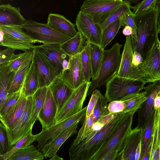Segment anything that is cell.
<instances>
[{"mask_svg": "<svg viewBox=\"0 0 160 160\" xmlns=\"http://www.w3.org/2000/svg\"><path fill=\"white\" fill-rule=\"evenodd\" d=\"M154 115L155 110L153 109L148 121L144 127L142 129L141 152L140 158L146 152L149 147L152 145Z\"/></svg>", "mask_w": 160, "mask_h": 160, "instance_id": "836d02e7", "label": "cell"}, {"mask_svg": "<svg viewBox=\"0 0 160 160\" xmlns=\"http://www.w3.org/2000/svg\"><path fill=\"white\" fill-rule=\"evenodd\" d=\"M126 112L118 114L89 140L70 147L71 160H91L110 138Z\"/></svg>", "mask_w": 160, "mask_h": 160, "instance_id": "7a4b0ae2", "label": "cell"}, {"mask_svg": "<svg viewBox=\"0 0 160 160\" xmlns=\"http://www.w3.org/2000/svg\"><path fill=\"white\" fill-rule=\"evenodd\" d=\"M48 87L56 103L58 114L74 89L63 80L60 74L54 80Z\"/></svg>", "mask_w": 160, "mask_h": 160, "instance_id": "44dd1931", "label": "cell"}, {"mask_svg": "<svg viewBox=\"0 0 160 160\" xmlns=\"http://www.w3.org/2000/svg\"><path fill=\"white\" fill-rule=\"evenodd\" d=\"M154 110L153 127L157 132L158 144L160 147V108L159 110Z\"/></svg>", "mask_w": 160, "mask_h": 160, "instance_id": "7dc6e473", "label": "cell"}, {"mask_svg": "<svg viewBox=\"0 0 160 160\" xmlns=\"http://www.w3.org/2000/svg\"><path fill=\"white\" fill-rule=\"evenodd\" d=\"M16 50L14 48H7L0 51V65H6L14 57Z\"/></svg>", "mask_w": 160, "mask_h": 160, "instance_id": "ee69618b", "label": "cell"}, {"mask_svg": "<svg viewBox=\"0 0 160 160\" xmlns=\"http://www.w3.org/2000/svg\"><path fill=\"white\" fill-rule=\"evenodd\" d=\"M131 6L129 3L124 0L121 5L113 11L103 23L99 24L102 32L110 24L121 18L126 13L130 11Z\"/></svg>", "mask_w": 160, "mask_h": 160, "instance_id": "d590c367", "label": "cell"}, {"mask_svg": "<svg viewBox=\"0 0 160 160\" xmlns=\"http://www.w3.org/2000/svg\"><path fill=\"white\" fill-rule=\"evenodd\" d=\"M25 20L20 12L19 8L9 4L0 5V25L22 26Z\"/></svg>", "mask_w": 160, "mask_h": 160, "instance_id": "603a6c76", "label": "cell"}, {"mask_svg": "<svg viewBox=\"0 0 160 160\" xmlns=\"http://www.w3.org/2000/svg\"><path fill=\"white\" fill-rule=\"evenodd\" d=\"M122 46L117 42L109 49L104 50L103 60L99 73L94 80H92L88 90L87 96L91 95L97 88L106 84L118 72L120 65Z\"/></svg>", "mask_w": 160, "mask_h": 160, "instance_id": "3957f363", "label": "cell"}, {"mask_svg": "<svg viewBox=\"0 0 160 160\" xmlns=\"http://www.w3.org/2000/svg\"><path fill=\"white\" fill-rule=\"evenodd\" d=\"M125 107L124 102L121 100L111 102L108 105L109 113L113 114H118L123 112Z\"/></svg>", "mask_w": 160, "mask_h": 160, "instance_id": "bcb514c9", "label": "cell"}, {"mask_svg": "<svg viewBox=\"0 0 160 160\" xmlns=\"http://www.w3.org/2000/svg\"><path fill=\"white\" fill-rule=\"evenodd\" d=\"M126 40L122 54L118 76L134 80L144 79V73L140 66L134 68L132 65L133 54L131 35L125 36Z\"/></svg>", "mask_w": 160, "mask_h": 160, "instance_id": "8fae6325", "label": "cell"}, {"mask_svg": "<svg viewBox=\"0 0 160 160\" xmlns=\"http://www.w3.org/2000/svg\"><path fill=\"white\" fill-rule=\"evenodd\" d=\"M82 70L86 82H90L92 77V71L90 58L89 43L81 53Z\"/></svg>", "mask_w": 160, "mask_h": 160, "instance_id": "74e56055", "label": "cell"}, {"mask_svg": "<svg viewBox=\"0 0 160 160\" xmlns=\"http://www.w3.org/2000/svg\"><path fill=\"white\" fill-rule=\"evenodd\" d=\"M134 14L130 11L125 13L121 18L122 26H128L131 27L133 31V34L131 35L132 41H137V29L135 24L134 18Z\"/></svg>", "mask_w": 160, "mask_h": 160, "instance_id": "60d3db41", "label": "cell"}, {"mask_svg": "<svg viewBox=\"0 0 160 160\" xmlns=\"http://www.w3.org/2000/svg\"><path fill=\"white\" fill-rule=\"evenodd\" d=\"M159 34H160V33H159Z\"/></svg>", "mask_w": 160, "mask_h": 160, "instance_id": "91938a15", "label": "cell"}, {"mask_svg": "<svg viewBox=\"0 0 160 160\" xmlns=\"http://www.w3.org/2000/svg\"><path fill=\"white\" fill-rule=\"evenodd\" d=\"M57 114L56 103L48 87L45 99L38 116L42 128H48L55 124Z\"/></svg>", "mask_w": 160, "mask_h": 160, "instance_id": "ffe728a7", "label": "cell"}, {"mask_svg": "<svg viewBox=\"0 0 160 160\" xmlns=\"http://www.w3.org/2000/svg\"><path fill=\"white\" fill-rule=\"evenodd\" d=\"M134 113H126L108 141L91 160H102L113 151L119 152L125 138L132 130Z\"/></svg>", "mask_w": 160, "mask_h": 160, "instance_id": "52a82bcc", "label": "cell"}, {"mask_svg": "<svg viewBox=\"0 0 160 160\" xmlns=\"http://www.w3.org/2000/svg\"><path fill=\"white\" fill-rule=\"evenodd\" d=\"M92 71V80L98 75L103 60L104 50L100 46L88 43Z\"/></svg>", "mask_w": 160, "mask_h": 160, "instance_id": "1f68e13d", "label": "cell"}, {"mask_svg": "<svg viewBox=\"0 0 160 160\" xmlns=\"http://www.w3.org/2000/svg\"><path fill=\"white\" fill-rule=\"evenodd\" d=\"M158 5L159 8V16L158 24V33H160V0H159Z\"/></svg>", "mask_w": 160, "mask_h": 160, "instance_id": "9f6ffc18", "label": "cell"}, {"mask_svg": "<svg viewBox=\"0 0 160 160\" xmlns=\"http://www.w3.org/2000/svg\"><path fill=\"white\" fill-rule=\"evenodd\" d=\"M76 25L88 43L100 46L102 32L99 24L91 17L80 10L76 18Z\"/></svg>", "mask_w": 160, "mask_h": 160, "instance_id": "4fadbf2b", "label": "cell"}, {"mask_svg": "<svg viewBox=\"0 0 160 160\" xmlns=\"http://www.w3.org/2000/svg\"><path fill=\"white\" fill-rule=\"evenodd\" d=\"M146 82L144 79H128L116 74L106 84L104 96L108 102L121 100L128 95L139 92L144 89Z\"/></svg>", "mask_w": 160, "mask_h": 160, "instance_id": "277c9868", "label": "cell"}, {"mask_svg": "<svg viewBox=\"0 0 160 160\" xmlns=\"http://www.w3.org/2000/svg\"><path fill=\"white\" fill-rule=\"evenodd\" d=\"M21 92V88L7 97L4 104L0 108V117L6 115L17 103L20 97Z\"/></svg>", "mask_w": 160, "mask_h": 160, "instance_id": "ab89813d", "label": "cell"}, {"mask_svg": "<svg viewBox=\"0 0 160 160\" xmlns=\"http://www.w3.org/2000/svg\"><path fill=\"white\" fill-rule=\"evenodd\" d=\"M32 101V96L27 97L25 107L21 117L11 128L6 129L10 145H14L18 141L32 132L28 129V123L31 114Z\"/></svg>", "mask_w": 160, "mask_h": 160, "instance_id": "9a60e30c", "label": "cell"}, {"mask_svg": "<svg viewBox=\"0 0 160 160\" xmlns=\"http://www.w3.org/2000/svg\"><path fill=\"white\" fill-rule=\"evenodd\" d=\"M44 157L40 151L30 145L18 150L7 160H42Z\"/></svg>", "mask_w": 160, "mask_h": 160, "instance_id": "4dcf8cb0", "label": "cell"}, {"mask_svg": "<svg viewBox=\"0 0 160 160\" xmlns=\"http://www.w3.org/2000/svg\"><path fill=\"white\" fill-rule=\"evenodd\" d=\"M36 140V138L35 135H33L32 132H30L26 136L18 141L8 152L4 154L0 155V160H7L18 150L30 145Z\"/></svg>", "mask_w": 160, "mask_h": 160, "instance_id": "8d00e7d4", "label": "cell"}, {"mask_svg": "<svg viewBox=\"0 0 160 160\" xmlns=\"http://www.w3.org/2000/svg\"><path fill=\"white\" fill-rule=\"evenodd\" d=\"M91 82V81L85 82L74 89L57 115L55 124L73 115L81 110Z\"/></svg>", "mask_w": 160, "mask_h": 160, "instance_id": "30bf717a", "label": "cell"}, {"mask_svg": "<svg viewBox=\"0 0 160 160\" xmlns=\"http://www.w3.org/2000/svg\"><path fill=\"white\" fill-rule=\"evenodd\" d=\"M22 26L0 25V45L26 52L37 43L22 29Z\"/></svg>", "mask_w": 160, "mask_h": 160, "instance_id": "8992f818", "label": "cell"}, {"mask_svg": "<svg viewBox=\"0 0 160 160\" xmlns=\"http://www.w3.org/2000/svg\"><path fill=\"white\" fill-rule=\"evenodd\" d=\"M123 0H85L80 10L91 17L97 23L101 24Z\"/></svg>", "mask_w": 160, "mask_h": 160, "instance_id": "9c48e42d", "label": "cell"}, {"mask_svg": "<svg viewBox=\"0 0 160 160\" xmlns=\"http://www.w3.org/2000/svg\"><path fill=\"white\" fill-rule=\"evenodd\" d=\"M33 52V48L29 50L26 59L16 71L8 92L7 97L21 89L26 75L32 63Z\"/></svg>", "mask_w": 160, "mask_h": 160, "instance_id": "cb8c5ba5", "label": "cell"}, {"mask_svg": "<svg viewBox=\"0 0 160 160\" xmlns=\"http://www.w3.org/2000/svg\"><path fill=\"white\" fill-rule=\"evenodd\" d=\"M63 159V158L58 156L57 154L51 157V158L50 159V160H62Z\"/></svg>", "mask_w": 160, "mask_h": 160, "instance_id": "6f0895ef", "label": "cell"}, {"mask_svg": "<svg viewBox=\"0 0 160 160\" xmlns=\"http://www.w3.org/2000/svg\"><path fill=\"white\" fill-rule=\"evenodd\" d=\"M69 66V62L68 60H67L66 59H64L62 63V71H64L68 69Z\"/></svg>", "mask_w": 160, "mask_h": 160, "instance_id": "11a10c76", "label": "cell"}, {"mask_svg": "<svg viewBox=\"0 0 160 160\" xmlns=\"http://www.w3.org/2000/svg\"><path fill=\"white\" fill-rule=\"evenodd\" d=\"M68 61V68L62 71L60 75L71 88L75 89L86 82L82 67L81 53L69 57Z\"/></svg>", "mask_w": 160, "mask_h": 160, "instance_id": "e0dca14e", "label": "cell"}, {"mask_svg": "<svg viewBox=\"0 0 160 160\" xmlns=\"http://www.w3.org/2000/svg\"><path fill=\"white\" fill-rule=\"evenodd\" d=\"M14 145L9 144L6 128L1 122L0 124V155L6 154L9 151Z\"/></svg>", "mask_w": 160, "mask_h": 160, "instance_id": "b9f144b4", "label": "cell"}, {"mask_svg": "<svg viewBox=\"0 0 160 160\" xmlns=\"http://www.w3.org/2000/svg\"><path fill=\"white\" fill-rule=\"evenodd\" d=\"M17 71H11L7 66L0 65V108L6 100L8 92Z\"/></svg>", "mask_w": 160, "mask_h": 160, "instance_id": "f1b7e54d", "label": "cell"}, {"mask_svg": "<svg viewBox=\"0 0 160 160\" xmlns=\"http://www.w3.org/2000/svg\"><path fill=\"white\" fill-rule=\"evenodd\" d=\"M29 52V50L15 54L6 66L11 71H17L26 59Z\"/></svg>", "mask_w": 160, "mask_h": 160, "instance_id": "7bdbcfd3", "label": "cell"}, {"mask_svg": "<svg viewBox=\"0 0 160 160\" xmlns=\"http://www.w3.org/2000/svg\"><path fill=\"white\" fill-rule=\"evenodd\" d=\"M142 129L138 127L132 129L125 138L116 160H135L136 151L141 142Z\"/></svg>", "mask_w": 160, "mask_h": 160, "instance_id": "ac0fdd59", "label": "cell"}, {"mask_svg": "<svg viewBox=\"0 0 160 160\" xmlns=\"http://www.w3.org/2000/svg\"><path fill=\"white\" fill-rule=\"evenodd\" d=\"M48 87L38 89L32 95V101L31 114L28 123L29 131H32L33 124L38 119V116L46 98Z\"/></svg>", "mask_w": 160, "mask_h": 160, "instance_id": "83f0119b", "label": "cell"}, {"mask_svg": "<svg viewBox=\"0 0 160 160\" xmlns=\"http://www.w3.org/2000/svg\"><path fill=\"white\" fill-rule=\"evenodd\" d=\"M140 66L147 82L160 80V41L158 39L147 52Z\"/></svg>", "mask_w": 160, "mask_h": 160, "instance_id": "7c38bea8", "label": "cell"}, {"mask_svg": "<svg viewBox=\"0 0 160 160\" xmlns=\"http://www.w3.org/2000/svg\"><path fill=\"white\" fill-rule=\"evenodd\" d=\"M143 58L141 55L136 51L133 52L132 60V65L134 68H138L142 63Z\"/></svg>", "mask_w": 160, "mask_h": 160, "instance_id": "c3c4849f", "label": "cell"}, {"mask_svg": "<svg viewBox=\"0 0 160 160\" xmlns=\"http://www.w3.org/2000/svg\"><path fill=\"white\" fill-rule=\"evenodd\" d=\"M46 24L52 29L71 38L74 37L78 32L75 28V24L59 14H49Z\"/></svg>", "mask_w": 160, "mask_h": 160, "instance_id": "7402d4cb", "label": "cell"}, {"mask_svg": "<svg viewBox=\"0 0 160 160\" xmlns=\"http://www.w3.org/2000/svg\"><path fill=\"white\" fill-rule=\"evenodd\" d=\"M80 122L78 121L64 131L43 149L42 153L45 158H51L56 154L64 142L71 136L78 132L77 128Z\"/></svg>", "mask_w": 160, "mask_h": 160, "instance_id": "d4e9b609", "label": "cell"}, {"mask_svg": "<svg viewBox=\"0 0 160 160\" xmlns=\"http://www.w3.org/2000/svg\"><path fill=\"white\" fill-rule=\"evenodd\" d=\"M22 26L27 34L38 42L43 44L61 45L72 38L52 29L46 23L32 19L26 20Z\"/></svg>", "mask_w": 160, "mask_h": 160, "instance_id": "5b68a950", "label": "cell"}, {"mask_svg": "<svg viewBox=\"0 0 160 160\" xmlns=\"http://www.w3.org/2000/svg\"><path fill=\"white\" fill-rule=\"evenodd\" d=\"M159 0H143L134 6H131L134 14L148 11L156 7Z\"/></svg>", "mask_w": 160, "mask_h": 160, "instance_id": "f35d334b", "label": "cell"}, {"mask_svg": "<svg viewBox=\"0 0 160 160\" xmlns=\"http://www.w3.org/2000/svg\"><path fill=\"white\" fill-rule=\"evenodd\" d=\"M33 49V60L37 72L38 88L48 87L58 75L52 69L40 54Z\"/></svg>", "mask_w": 160, "mask_h": 160, "instance_id": "d6986e66", "label": "cell"}, {"mask_svg": "<svg viewBox=\"0 0 160 160\" xmlns=\"http://www.w3.org/2000/svg\"><path fill=\"white\" fill-rule=\"evenodd\" d=\"M20 97L17 103L9 112L4 116L0 117L1 122L6 129H9L17 122L21 117L25 108L27 97H25L22 91Z\"/></svg>", "mask_w": 160, "mask_h": 160, "instance_id": "484cf974", "label": "cell"}, {"mask_svg": "<svg viewBox=\"0 0 160 160\" xmlns=\"http://www.w3.org/2000/svg\"><path fill=\"white\" fill-rule=\"evenodd\" d=\"M21 88L25 97L32 96L38 89L37 72L33 60L26 75Z\"/></svg>", "mask_w": 160, "mask_h": 160, "instance_id": "f546056e", "label": "cell"}, {"mask_svg": "<svg viewBox=\"0 0 160 160\" xmlns=\"http://www.w3.org/2000/svg\"><path fill=\"white\" fill-rule=\"evenodd\" d=\"M159 16L158 5L145 12L134 14L137 29V41H132L134 51L139 53L143 59L147 52L158 39V24Z\"/></svg>", "mask_w": 160, "mask_h": 160, "instance_id": "6da1fadb", "label": "cell"}, {"mask_svg": "<svg viewBox=\"0 0 160 160\" xmlns=\"http://www.w3.org/2000/svg\"><path fill=\"white\" fill-rule=\"evenodd\" d=\"M139 0H124L126 2H128L130 4H136L138 1Z\"/></svg>", "mask_w": 160, "mask_h": 160, "instance_id": "680465c9", "label": "cell"}, {"mask_svg": "<svg viewBox=\"0 0 160 160\" xmlns=\"http://www.w3.org/2000/svg\"><path fill=\"white\" fill-rule=\"evenodd\" d=\"M147 99L146 92L145 91L135 93L125 96L121 100L124 102L125 105L123 112L135 113Z\"/></svg>", "mask_w": 160, "mask_h": 160, "instance_id": "d6a6232c", "label": "cell"}, {"mask_svg": "<svg viewBox=\"0 0 160 160\" xmlns=\"http://www.w3.org/2000/svg\"><path fill=\"white\" fill-rule=\"evenodd\" d=\"M44 58L52 69L58 75L62 71L63 61L69 57L59 44H43L34 48Z\"/></svg>", "mask_w": 160, "mask_h": 160, "instance_id": "5bb4252c", "label": "cell"}, {"mask_svg": "<svg viewBox=\"0 0 160 160\" xmlns=\"http://www.w3.org/2000/svg\"><path fill=\"white\" fill-rule=\"evenodd\" d=\"M122 32L125 36L131 35L133 34V31L131 27L128 26H124Z\"/></svg>", "mask_w": 160, "mask_h": 160, "instance_id": "816d5d0a", "label": "cell"}, {"mask_svg": "<svg viewBox=\"0 0 160 160\" xmlns=\"http://www.w3.org/2000/svg\"><path fill=\"white\" fill-rule=\"evenodd\" d=\"M160 108V92L155 97L153 103V109L159 110Z\"/></svg>", "mask_w": 160, "mask_h": 160, "instance_id": "f907efd6", "label": "cell"}, {"mask_svg": "<svg viewBox=\"0 0 160 160\" xmlns=\"http://www.w3.org/2000/svg\"><path fill=\"white\" fill-rule=\"evenodd\" d=\"M101 93L97 89L94 90L91 94V96L87 106L84 120H86L92 112L95 106Z\"/></svg>", "mask_w": 160, "mask_h": 160, "instance_id": "f6af8a7d", "label": "cell"}, {"mask_svg": "<svg viewBox=\"0 0 160 160\" xmlns=\"http://www.w3.org/2000/svg\"><path fill=\"white\" fill-rule=\"evenodd\" d=\"M144 87L147 99L138 110V127L142 129L147 123L153 110L154 100L160 92V80Z\"/></svg>", "mask_w": 160, "mask_h": 160, "instance_id": "2e32d148", "label": "cell"}, {"mask_svg": "<svg viewBox=\"0 0 160 160\" xmlns=\"http://www.w3.org/2000/svg\"><path fill=\"white\" fill-rule=\"evenodd\" d=\"M141 152V142L137 148L135 154V160H139Z\"/></svg>", "mask_w": 160, "mask_h": 160, "instance_id": "db71d44e", "label": "cell"}, {"mask_svg": "<svg viewBox=\"0 0 160 160\" xmlns=\"http://www.w3.org/2000/svg\"><path fill=\"white\" fill-rule=\"evenodd\" d=\"M121 18L114 22L102 32L100 46L103 49L114 38L122 27Z\"/></svg>", "mask_w": 160, "mask_h": 160, "instance_id": "e575fe53", "label": "cell"}, {"mask_svg": "<svg viewBox=\"0 0 160 160\" xmlns=\"http://www.w3.org/2000/svg\"><path fill=\"white\" fill-rule=\"evenodd\" d=\"M87 107V106L76 114L48 128H42L39 133L35 135L38 150L42 152L45 147L62 132L78 121L82 120L85 117Z\"/></svg>", "mask_w": 160, "mask_h": 160, "instance_id": "ba28073f", "label": "cell"}, {"mask_svg": "<svg viewBox=\"0 0 160 160\" xmlns=\"http://www.w3.org/2000/svg\"><path fill=\"white\" fill-rule=\"evenodd\" d=\"M117 151H113L108 153L102 160H116L118 154Z\"/></svg>", "mask_w": 160, "mask_h": 160, "instance_id": "681fc988", "label": "cell"}, {"mask_svg": "<svg viewBox=\"0 0 160 160\" xmlns=\"http://www.w3.org/2000/svg\"><path fill=\"white\" fill-rule=\"evenodd\" d=\"M88 43L86 38L78 32L74 37L60 45V46L69 57H71L80 53Z\"/></svg>", "mask_w": 160, "mask_h": 160, "instance_id": "4316f807", "label": "cell"}, {"mask_svg": "<svg viewBox=\"0 0 160 160\" xmlns=\"http://www.w3.org/2000/svg\"><path fill=\"white\" fill-rule=\"evenodd\" d=\"M152 146H150L146 152L140 158L139 160H150Z\"/></svg>", "mask_w": 160, "mask_h": 160, "instance_id": "f5cc1de1", "label": "cell"}]
</instances>
